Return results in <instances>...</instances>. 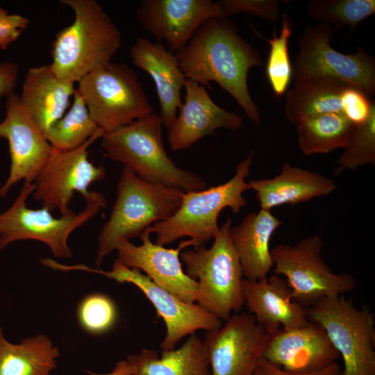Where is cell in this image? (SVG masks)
<instances>
[{"label": "cell", "mask_w": 375, "mask_h": 375, "mask_svg": "<svg viewBox=\"0 0 375 375\" xmlns=\"http://www.w3.org/2000/svg\"><path fill=\"white\" fill-rule=\"evenodd\" d=\"M175 55L186 78L209 88L212 82H216L235 99L253 124H259V108L250 95L247 78L250 69L262 66L263 61L228 17H214L203 22Z\"/></svg>", "instance_id": "1"}, {"label": "cell", "mask_w": 375, "mask_h": 375, "mask_svg": "<svg viewBox=\"0 0 375 375\" xmlns=\"http://www.w3.org/2000/svg\"><path fill=\"white\" fill-rule=\"evenodd\" d=\"M74 13L73 22L52 42L50 65L62 81L78 83L111 62L122 46V35L102 6L95 0H61Z\"/></svg>", "instance_id": "2"}, {"label": "cell", "mask_w": 375, "mask_h": 375, "mask_svg": "<svg viewBox=\"0 0 375 375\" xmlns=\"http://www.w3.org/2000/svg\"><path fill=\"white\" fill-rule=\"evenodd\" d=\"M162 122L154 112L119 127L101 137V147L109 159L120 162L140 178L184 192L199 191L207 183L192 172L179 167L163 144Z\"/></svg>", "instance_id": "3"}, {"label": "cell", "mask_w": 375, "mask_h": 375, "mask_svg": "<svg viewBox=\"0 0 375 375\" xmlns=\"http://www.w3.org/2000/svg\"><path fill=\"white\" fill-rule=\"evenodd\" d=\"M254 152L251 151L236 167L235 173L224 183L199 191L183 192L178 209L169 218L149 226L162 246L188 237L197 247L213 239L217 233L218 217L226 208L238 213L247 203L243 193L250 190L246 179L250 174Z\"/></svg>", "instance_id": "4"}, {"label": "cell", "mask_w": 375, "mask_h": 375, "mask_svg": "<svg viewBox=\"0 0 375 375\" xmlns=\"http://www.w3.org/2000/svg\"><path fill=\"white\" fill-rule=\"evenodd\" d=\"M183 192L146 181L124 167L109 219L99 235L96 265L99 267L120 241L137 238L153 224L174 215Z\"/></svg>", "instance_id": "5"}, {"label": "cell", "mask_w": 375, "mask_h": 375, "mask_svg": "<svg viewBox=\"0 0 375 375\" xmlns=\"http://www.w3.org/2000/svg\"><path fill=\"white\" fill-rule=\"evenodd\" d=\"M232 220L219 226L210 248L204 245L181 251L185 272L198 284L197 304L222 322L244 305V278L238 255L230 238Z\"/></svg>", "instance_id": "6"}, {"label": "cell", "mask_w": 375, "mask_h": 375, "mask_svg": "<svg viewBox=\"0 0 375 375\" xmlns=\"http://www.w3.org/2000/svg\"><path fill=\"white\" fill-rule=\"evenodd\" d=\"M34 189L33 183L24 182L12 205L0 213V251L12 242L33 240L48 246L56 258H72V251L68 245L70 234L106 208L105 196L101 192L90 191L83 197L85 202L83 210L56 218L44 208H28L26 201Z\"/></svg>", "instance_id": "7"}, {"label": "cell", "mask_w": 375, "mask_h": 375, "mask_svg": "<svg viewBox=\"0 0 375 375\" xmlns=\"http://www.w3.org/2000/svg\"><path fill=\"white\" fill-rule=\"evenodd\" d=\"M77 83L90 117L104 133L154 112L138 76L125 63L111 62Z\"/></svg>", "instance_id": "8"}, {"label": "cell", "mask_w": 375, "mask_h": 375, "mask_svg": "<svg viewBox=\"0 0 375 375\" xmlns=\"http://www.w3.org/2000/svg\"><path fill=\"white\" fill-rule=\"evenodd\" d=\"M306 310L342 358V375H375V317L367 307L357 308L338 296L324 298Z\"/></svg>", "instance_id": "9"}, {"label": "cell", "mask_w": 375, "mask_h": 375, "mask_svg": "<svg viewBox=\"0 0 375 375\" xmlns=\"http://www.w3.org/2000/svg\"><path fill=\"white\" fill-rule=\"evenodd\" d=\"M323 246L320 236L311 235L294 245L278 244L271 250L275 274L285 277L293 300L305 308L324 298L343 296L356 286L352 275L335 274L326 264Z\"/></svg>", "instance_id": "10"}, {"label": "cell", "mask_w": 375, "mask_h": 375, "mask_svg": "<svg viewBox=\"0 0 375 375\" xmlns=\"http://www.w3.org/2000/svg\"><path fill=\"white\" fill-rule=\"evenodd\" d=\"M334 29L326 22L306 25L298 40L299 51L292 67L294 83L316 77H332L375 94V58L362 47L348 54L331 47Z\"/></svg>", "instance_id": "11"}, {"label": "cell", "mask_w": 375, "mask_h": 375, "mask_svg": "<svg viewBox=\"0 0 375 375\" xmlns=\"http://www.w3.org/2000/svg\"><path fill=\"white\" fill-rule=\"evenodd\" d=\"M64 272L83 271L101 274L119 283H131L140 290L155 308L157 316L161 317L166 327V334L160 344L162 351L176 349V344L183 338L194 334L197 331H213L219 328L223 322L208 313L197 303H190L177 298L158 286L140 270L128 268L115 260L112 269L104 271L85 265L62 266Z\"/></svg>", "instance_id": "12"}, {"label": "cell", "mask_w": 375, "mask_h": 375, "mask_svg": "<svg viewBox=\"0 0 375 375\" xmlns=\"http://www.w3.org/2000/svg\"><path fill=\"white\" fill-rule=\"evenodd\" d=\"M104 133L101 130L81 146L66 151H56L43 166L35 181L33 197L42 203V208L61 215H69L74 192L85 197L89 186L103 180L106 175L104 166L95 165L88 158V148Z\"/></svg>", "instance_id": "13"}, {"label": "cell", "mask_w": 375, "mask_h": 375, "mask_svg": "<svg viewBox=\"0 0 375 375\" xmlns=\"http://www.w3.org/2000/svg\"><path fill=\"white\" fill-rule=\"evenodd\" d=\"M224 322L202 340L211 375H254L270 334L245 312Z\"/></svg>", "instance_id": "14"}, {"label": "cell", "mask_w": 375, "mask_h": 375, "mask_svg": "<svg viewBox=\"0 0 375 375\" xmlns=\"http://www.w3.org/2000/svg\"><path fill=\"white\" fill-rule=\"evenodd\" d=\"M374 101L358 88L332 77H316L294 83L285 93V115L296 125L324 113H342L355 125L368 119Z\"/></svg>", "instance_id": "15"}, {"label": "cell", "mask_w": 375, "mask_h": 375, "mask_svg": "<svg viewBox=\"0 0 375 375\" xmlns=\"http://www.w3.org/2000/svg\"><path fill=\"white\" fill-rule=\"evenodd\" d=\"M6 98V117L0 123V138L8 142L10 167L0 188L4 198L19 181L33 183L54 152L44 134L12 92Z\"/></svg>", "instance_id": "16"}, {"label": "cell", "mask_w": 375, "mask_h": 375, "mask_svg": "<svg viewBox=\"0 0 375 375\" xmlns=\"http://www.w3.org/2000/svg\"><path fill=\"white\" fill-rule=\"evenodd\" d=\"M140 26L175 53L183 49L206 21L225 17L221 1L144 0L136 8Z\"/></svg>", "instance_id": "17"}, {"label": "cell", "mask_w": 375, "mask_h": 375, "mask_svg": "<svg viewBox=\"0 0 375 375\" xmlns=\"http://www.w3.org/2000/svg\"><path fill=\"white\" fill-rule=\"evenodd\" d=\"M148 228L140 235L142 244L135 245L128 240L119 242L116 247L120 263L128 268L144 272L158 286L179 299L194 303L197 282L188 276L182 267L180 255L183 249L191 247L190 240L181 241L175 248L153 243Z\"/></svg>", "instance_id": "18"}, {"label": "cell", "mask_w": 375, "mask_h": 375, "mask_svg": "<svg viewBox=\"0 0 375 375\" xmlns=\"http://www.w3.org/2000/svg\"><path fill=\"white\" fill-rule=\"evenodd\" d=\"M339 357L325 330L312 322L270 334L263 353L267 361L294 374L322 370L336 362Z\"/></svg>", "instance_id": "19"}, {"label": "cell", "mask_w": 375, "mask_h": 375, "mask_svg": "<svg viewBox=\"0 0 375 375\" xmlns=\"http://www.w3.org/2000/svg\"><path fill=\"white\" fill-rule=\"evenodd\" d=\"M185 94L179 112L168 127L167 140L173 151L190 148L199 140L215 135L216 130H238L242 117L217 105L206 88L186 78Z\"/></svg>", "instance_id": "20"}, {"label": "cell", "mask_w": 375, "mask_h": 375, "mask_svg": "<svg viewBox=\"0 0 375 375\" xmlns=\"http://www.w3.org/2000/svg\"><path fill=\"white\" fill-rule=\"evenodd\" d=\"M242 287L244 305L269 334L310 323L306 308L293 300L286 281L278 275L260 280L244 278Z\"/></svg>", "instance_id": "21"}, {"label": "cell", "mask_w": 375, "mask_h": 375, "mask_svg": "<svg viewBox=\"0 0 375 375\" xmlns=\"http://www.w3.org/2000/svg\"><path fill=\"white\" fill-rule=\"evenodd\" d=\"M134 65L153 79L160 105L162 125L168 128L182 105L181 90L186 80L175 53L160 42L140 38L130 49Z\"/></svg>", "instance_id": "22"}, {"label": "cell", "mask_w": 375, "mask_h": 375, "mask_svg": "<svg viewBox=\"0 0 375 375\" xmlns=\"http://www.w3.org/2000/svg\"><path fill=\"white\" fill-rule=\"evenodd\" d=\"M248 183L250 190L256 193L260 208L267 210L326 196L337 188L331 178L293 167L288 162L282 164L280 173L273 178L251 180Z\"/></svg>", "instance_id": "23"}, {"label": "cell", "mask_w": 375, "mask_h": 375, "mask_svg": "<svg viewBox=\"0 0 375 375\" xmlns=\"http://www.w3.org/2000/svg\"><path fill=\"white\" fill-rule=\"evenodd\" d=\"M74 84L60 79L49 64L27 71L19 99L44 135L69 108L76 88Z\"/></svg>", "instance_id": "24"}, {"label": "cell", "mask_w": 375, "mask_h": 375, "mask_svg": "<svg viewBox=\"0 0 375 375\" xmlns=\"http://www.w3.org/2000/svg\"><path fill=\"white\" fill-rule=\"evenodd\" d=\"M283 222L271 210L260 208L251 212L235 226L230 238L238 255L244 278L260 280L267 277L273 267L270 240Z\"/></svg>", "instance_id": "25"}, {"label": "cell", "mask_w": 375, "mask_h": 375, "mask_svg": "<svg viewBox=\"0 0 375 375\" xmlns=\"http://www.w3.org/2000/svg\"><path fill=\"white\" fill-rule=\"evenodd\" d=\"M126 360L130 375H211L202 340L195 333L180 347L162 351L160 357L155 351L144 349Z\"/></svg>", "instance_id": "26"}, {"label": "cell", "mask_w": 375, "mask_h": 375, "mask_svg": "<svg viewBox=\"0 0 375 375\" xmlns=\"http://www.w3.org/2000/svg\"><path fill=\"white\" fill-rule=\"evenodd\" d=\"M59 356L58 349L45 335L12 344L6 340L0 327V375H49Z\"/></svg>", "instance_id": "27"}, {"label": "cell", "mask_w": 375, "mask_h": 375, "mask_svg": "<svg viewBox=\"0 0 375 375\" xmlns=\"http://www.w3.org/2000/svg\"><path fill=\"white\" fill-rule=\"evenodd\" d=\"M295 126L299 149L310 156L345 149L356 125L342 113L331 112L306 117Z\"/></svg>", "instance_id": "28"}, {"label": "cell", "mask_w": 375, "mask_h": 375, "mask_svg": "<svg viewBox=\"0 0 375 375\" xmlns=\"http://www.w3.org/2000/svg\"><path fill=\"white\" fill-rule=\"evenodd\" d=\"M99 131L76 88L69 108L44 136L55 151H66L81 146Z\"/></svg>", "instance_id": "29"}, {"label": "cell", "mask_w": 375, "mask_h": 375, "mask_svg": "<svg viewBox=\"0 0 375 375\" xmlns=\"http://www.w3.org/2000/svg\"><path fill=\"white\" fill-rule=\"evenodd\" d=\"M306 10L313 20L330 24L334 31L358 24L375 13L374 0H312Z\"/></svg>", "instance_id": "30"}, {"label": "cell", "mask_w": 375, "mask_h": 375, "mask_svg": "<svg viewBox=\"0 0 375 375\" xmlns=\"http://www.w3.org/2000/svg\"><path fill=\"white\" fill-rule=\"evenodd\" d=\"M292 31V21L287 14H284L279 35L274 32L272 39L265 38L269 44L266 76L273 93L277 97L287 92L292 78V67L288 50Z\"/></svg>", "instance_id": "31"}, {"label": "cell", "mask_w": 375, "mask_h": 375, "mask_svg": "<svg viewBox=\"0 0 375 375\" xmlns=\"http://www.w3.org/2000/svg\"><path fill=\"white\" fill-rule=\"evenodd\" d=\"M344 149L336 160L335 175L346 169L353 170L366 165H375V105L366 122L356 125Z\"/></svg>", "instance_id": "32"}, {"label": "cell", "mask_w": 375, "mask_h": 375, "mask_svg": "<svg viewBox=\"0 0 375 375\" xmlns=\"http://www.w3.org/2000/svg\"><path fill=\"white\" fill-rule=\"evenodd\" d=\"M77 318L85 331L94 335L102 334L115 324L117 310L109 297L92 293L81 301L77 309Z\"/></svg>", "instance_id": "33"}, {"label": "cell", "mask_w": 375, "mask_h": 375, "mask_svg": "<svg viewBox=\"0 0 375 375\" xmlns=\"http://www.w3.org/2000/svg\"><path fill=\"white\" fill-rule=\"evenodd\" d=\"M221 2L224 16L227 17L246 12L276 22L280 17V1L278 0H224Z\"/></svg>", "instance_id": "34"}, {"label": "cell", "mask_w": 375, "mask_h": 375, "mask_svg": "<svg viewBox=\"0 0 375 375\" xmlns=\"http://www.w3.org/2000/svg\"><path fill=\"white\" fill-rule=\"evenodd\" d=\"M30 20L19 14H10L0 6V48L6 50L28 27Z\"/></svg>", "instance_id": "35"}, {"label": "cell", "mask_w": 375, "mask_h": 375, "mask_svg": "<svg viewBox=\"0 0 375 375\" xmlns=\"http://www.w3.org/2000/svg\"><path fill=\"white\" fill-rule=\"evenodd\" d=\"M254 375H342V369L336 362L320 371L308 374H294L288 372L262 358L258 363Z\"/></svg>", "instance_id": "36"}, {"label": "cell", "mask_w": 375, "mask_h": 375, "mask_svg": "<svg viewBox=\"0 0 375 375\" xmlns=\"http://www.w3.org/2000/svg\"><path fill=\"white\" fill-rule=\"evenodd\" d=\"M19 69L12 62H0V103L2 97H7L14 92Z\"/></svg>", "instance_id": "37"}, {"label": "cell", "mask_w": 375, "mask_h": 375, "mask_svg": "<svg viewBox=\"0 0 375 375\" xmlns=\"http://www.w3.org/2000/svg\"><path fill=\"white\" fill-rule=\"evenodd\" d=\"M90 375H130L131 367L126 360L119 361L115 365L112 371L107 374H96L88 372Z\"/></svg>", "instance_id": "38"}]
</instances>
